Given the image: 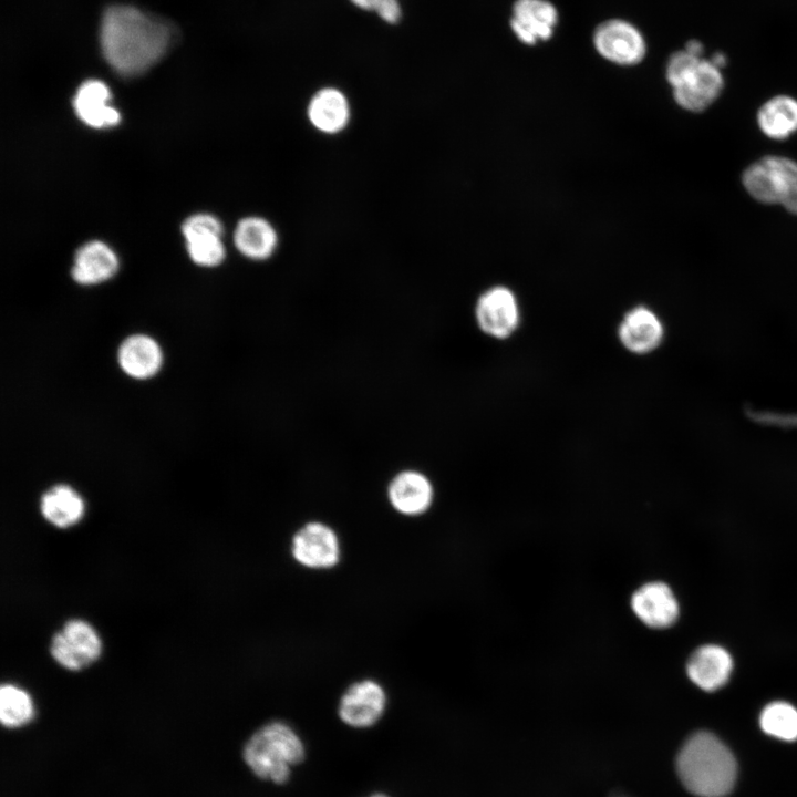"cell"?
<instances>
[{"label": "cell", "instance_id": "26", "mask_svg": "<svg viewBox=\"0 0 797 797\" xmlns=\"http://www.w3.org/2000/svg\"><path fill=\"white\" fill-rule=\"evenodd\" d=\"M354 7L368 12H374L383 22L395 25L402 17L400 0H349Z\"/></svg>", "mask_w": 797, "mask_h": 797}, {"label": "cell", "instance_id": "6", "mask_svg": "<svg viewBox=\"0 0 797 797\" xmlns=\"http://www.w3.org/2000/svg\"><path fill=\"white\" fill-rule=\"evenodd\" d=\"M671 83L673 99L683 110L701 113L714 104L725 89L723 70L701 58Z\"/></svg>", "mask_w": 797, "mask_h": 797}, {"label": "cell", "instance_id": "17", "mask_svg": "<svg viewBox=\"0 0 797 797\" xmlns=\"http://www.w3.org/2000/svg\"><path fill=\"white\" fill-rule=\"evenodd\" d=\"M163 353L159 344L146 334H133L122 341L117 350L121 370L132 379L147 380L161 369Z\"/></svg>", "mask_w": 797, "mask_h": 797}, {"label": "cell", "instance_id": "9", "mask_svg": "<svg viewBox=\"0 0 797 797\" xmlns=\"http://www.w3.org/2000/svg\"><path fill=\"white\" fill-rule=\"evenodd\" d=\"M478 328L487 335L505 339L514 333L520 320L515 293L504 286H495L483 292L475 307Z\"/></svg>", "mask_w": 797, "mask_h": 797}, {"label": "cell", "instance_id": "28", "mask_svg": "<svg viewBox=\"0 0 797 797\" xmlns=\"http://www.w3.org/2000/svg\"><path fill=\"white\" fill-rule=\"evenodd\" d=\"M684 49L695 55L704 56V44L696 39L689 40Z\"/></svg>", "mask_w": 797, "mask_h": 797}, {"label": "cell", "instance_id": "14", "mask_svg": "<svg viewBox=\"0 0 797 797\" xmlns=\"http://www.w3.org/2000/svg\"><path fill=\"white\" fill-rule=\"evenodd\" d=\"M558 22L556 8L547 0H517L513 7L510 27L526 44L548 40Z\"/></svg>", "mask_w": 797, "mask_h": 797}, {"label": "cell", "instance_id": "21", "mask_svg": "<svg viewBox=\"0 0 797 797\" xmlns=\"http://www.w3.org/2000/svg\"><path fill=\"white\" fill-rule=\"evenodd\" d=\"M117 268L118 260L114 251L106 244L93 240L76 251L72 277L81 284H96L112 278Z\"/></svg>", "mask_w": 797, "mask_h": 797}, {"label": "cell", "instance_id": "20", "mask_svg": "<svg viewBox=\"0 0 797 797\" xmlns=\"http://www.w3.org/2000/svg\"><path fill=\"white\" fill-rule=\"evenodd\" d=\"M234 244L246 258L265 261L271 258L279 245L276 227L266 218L249 216L240 219L234 231Z\"/></svg>", "mask_w": 797, "mask_h": 797}, {"label": "cell", "instance_id": "2", "mask_svg": "<svg viewBox=\"0 0 797 797\" xmlns=\"http://www.w3.org/2000/svg\"><path fill=\"white\" fill-rule=\"evenodd\" d=\"M676 772L683 786L697 797H725L734 788L737 765L731 749L715 735L698 732L682 746Z\"/></svg>", "mask_w": 797, "mask_h": 797}, {"label": "cell", "instance_id": "11", "mask_svg": "<svg viewBox=\"0 0 797 797\" xmlns=\"http://www.w3.org/2000/svg\"><path fill=\"white\" fill-rule=\"evenodd\" d=\"M434 485L429 477L417 468H404L396 472L386 486L390 506L406 517L425 514L433 505Z\"/></svg>", "mask_w": 797, "mask_h": 797}, {"label": "cell", "instance_id": "15", "mask_svg": "<svg viewBox=\"0 0 797 797\" xmlns=\"http://www.w3.org/2000/svg\"><path fill=\"white\" fill-rule=\"evenodd\" d=\"M664 325L658 314L648 307L629 310L619 325L622 345L635 354L654 351L663 341Z\"/></svg>", "mask_w": 797, "mask_h": 797}, {"label": "cell", "instance_id": "8", "mask_svg": "<svg viewBox=\"0 0 797 797\" xmlns=\"http://www.w3.org/2000/svg\"><path fill=\"white\" fill-rule=\"evenodd\" d=\"M387 697L383 686L365 679L352 683L342 694L338 705L339 718L353 728L375 725L386 710Z\"/></svg>", "mask_w": 797, "mask_h": 797}, {"label": "cell", "instance_id": "10", "mask_svg": "<svg viewBox=\"0 0 797 797\" xmlns=\"http://www.w3.org/2000/svg\"><path fill=\"white\" fill-rule=\"evenodd\" d=\"M597 51L610 62L620 65L640 63L646 54V43L641 32L623 20H608L593 34Z\"/></svg>", "mask_w": 797, "mask_h": 797}, {"label": "cell", "instance_id": "16", "mask_svg": "<svg viewBox=\"0 0 797 797\" xmlns=\"http://www.w3.org/2000/svg\"><path fill=\"white\" fill-rule=\"evenodd\" d=\"M631 607L636 617L652 628L670 627L679 615L677 600L663 582H650L638 589Z\"/></svg>", "mask_w": 797, "mask_h": 797}, {"label": "cell", "instance_id": "7", "mask_svg": "<svg viewBox=\"0 0 797 797\" xmlns=\"http://www.w3.org/2000/svg\"><path fill=\"white\" fill-rule=\"evenodd\" d=\"M291 555L309 569H329L338 565L341 555L335 530L328 524L313 520L301 526L293 535Z\"/></svg>", "mask_w": 797, "mask_h": 797}, {"label": "cell", "instance_id": "18", "mask_svg": "<svg viewBox=\"0 0 797 797\" xmlns=\"http://www.w3.org/2000/svg\"><path fill=\"white\" fill-rule=\"evenodd\" d=\"M111 92L107 85L99 80H89L80 85L73 106L77 117L94 128H104L116 125L121 115L110 104Z\"/></svg>", "mask_w": 797, "mask_h": 797}, {"label": "cell", "instance_id": "24", "mask_svg": "<svg viewBox=\"0 0 797 797\" xmlns=\"http://www.w3.org/2000/svg\"><path fill=\"white\" fill-rule=\"evenodd\" d=\"M35 714L31 695L13 683L0 687V721L4 727L18 728L29 724Z\"/></svg>", "mask_w": 797, "mask_h": 797}, {"label": "cell", "instance_id": "29", "mask_svg": "<svg viewBox=\"0 0 797 797\" xmlns=\"http://www.w3.org/2000/svg\"><path fill=\"white\" fill-rule=\"evenodd\" d=\"M708 59H710L717 68H720V69H722V70H723V68H724V66L726 65V63H727V58H726V55H725L724 53H722V52H715V53H714L713 55H711Z\"/></svg>", "mask_w": 797, "mask_h": 797}, {"label": "cell", "instance_id": "13", "mask_svg": "<svg viewBox=\"0 0 797 797\" xmlns=\"http://www.w3.org/2000/svg\"><path fill=\"white\" fill-rule=\"evenodd\" d=\"M351 104L345 93L334 86L315 91L307 105V118L319 133L337 135L350 124Z\"/></svg>", "mask_w": 797, "mask_h": 797}, {"label": "cell", "instance_id": "27", "mask_svg": "<svg viewBox=\"0 0 797 797\" xmlns=\"http://www.w3.org/2000/svg\"><path fill=\"white\" fill-rule=\"evenodd\" d=\"M780 205L790 214L797 216V185L794 186L782 200Z\"/></svg>", "mask_w": 797, "mask_h": 797}, {"label": "cell", "instance_id": "5", "mask_svg": "<svg viewBox=\"0 0 797 797\" xmlns=\"http://www.w3.org/2000/svg\"><path fill=\"white\" fill-rule=\"evenodd\" d=\"M102 640L86 620L74 618L63 623L51 638L49 652L56 664L68 671H81L102 654Z\"/></svg>", "mask_w": 797, "mask_h": 797}, {"label": "cell", "instance_id": "23", "mask_svg": "<svg viewBox=\"0 0 797 797\" xmlns=\"http://www.w3.org/2000/svg\"><path fill=\"white\" fill-rule=\"evenodd\" d=\"M40 513L52 526L66 529L81 521L85 513V504L74 488L58 484L41 496Z\"/></svg>", "mask_w": 797, "mask_h": 797}, {"label": "cell", "instance_id": "30", "mask_svg": "<svg viewBox=\"0 0 797 797\" xmlns=\"http://www.w3.org/2000/svg\"><path fill=\"white\" fill-rule=\"evenodd\" d=\"M370 797H389L387 795H384L382 793L373 794Z\"/></svg>", "mask_w": 797, "mask_h": 797}, {"label": "cell", "instance_id": "22", "mask_svg": "<svg viewBox=\"0 0 797 797\" xmlns=\"http://www.w3.org/2000/svg\"><path fill=\"white\" fill-rule=\"evenodd\" d=\"M759 131L774 141H785L797 133V99L777 94L767 99L756 113Z\"/></svg>", "mask_w": 797, "mask_h": 797}, {"label": "cell", "instance_id": "3", "mask_svg": "<svg viewBox=\"0 0 797 797\" xmlns=\"http://www.w3.org/2000/svg\"><path fill=\"white\" fill-rule=\"evenodd\" d=\"M306 757V747L298 733L282 721L260 726L246 742L242 758L258 778L284 784L291 770Z\"/></svg>", "mask_w": 797, "mask_h": 797}, {"label": "cell", "instance_id": "4", "mask_svg": "<svg viewBox=\"0 0 797 797\" xmlns=\"http://www.w3.org/2000/svg\"><path fill=\"white\" fill-rule=\"evenodd\" d=\"M746 193L765 205H780L797 185V161L783 155H765L749 164L742 174Z\"/></svg>", "mask_w": 797, "mask_h": 797}, {"label": "cell", "instance_id": "1", "mask_svg": "<svg viewBox=\"0 0 797 797\" xmlns=\"http://www.w3.org/2000/svg\"><path fill=\"white\" fill-rule=\"evenodd\" d=\"M173 38L166 21L130 6L108 8L101 23L103 55L123 76H135L151 69L165 55Z\"/></svg>", "mask_w": 797, "mask_h": 797}, {"label": "cell", "instance_id": "19", "mask_svg": "<svg viewBox=\"0 0 797 797\" xmlns=\"http://www.w3.org/2000/svg\"><path fill=\"white\" fill-rule=\"evenodd\" d=\"M733 660L720 645L707 644L698 648L686 664L690 680L705 691L723 686L732 672Z\"/></svg>", "mask_w": 797, "mask_h": 797}, {"label": "cell", "instance_id": "25", "mask_svg": "<svg viewBox=\"0 0 797 797\" xmlns=\"http://www.w3.org/2000/svg\"><path fill=\"white\" fill-rule=\"evenodd\" d=\"M762 729L778 739L793 742L797 739V710L786 702H773L762 712L759 717Z\"/></svg>", "mask_w": 797, "mask_h": 797}, {"label": "cell", "instance_id": "12", "mask_svg": "<svg viewBox=\"0 0 797 797\" xmlns=\"http://www.w3.org/2000/svg\"><path fill=\"white\" fill-rule=\"evenodd\" d=\"M182 232L195 263L215 267L222 262L226 256L222 226L216 217L209 214L193 215L184 221Z\"/></svg>", "mask_w": 797, "mask_h": 797}]
</instances>
